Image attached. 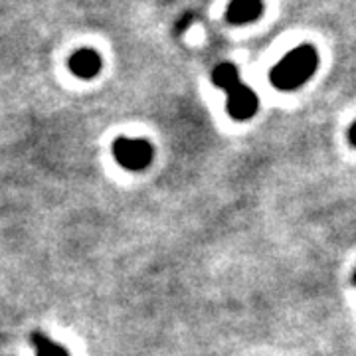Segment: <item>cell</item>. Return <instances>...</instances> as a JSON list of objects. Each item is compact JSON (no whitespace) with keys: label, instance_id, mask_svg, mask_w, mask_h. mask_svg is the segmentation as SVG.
<instances>
[{"label":"cell","instance_id":"6","mask_svg":"<svg viewBox=\"0 0 356 356\" xmlns=\"http://www.w3.org/2000/svg\"><path fill=\"white\" fill-rule=\"evenodd\" d=\"M30 343H32L34 350H36V356H70L67 348H64L62 344L54 343L50 337L44 334V332H32L30 334Z\"/></svg>","mask_w":356,"mask_h":356},{"label":"cell","instance_id":"1","mask_svg":"<svg viewBox=\"0 0 356 356\" xmlns=\"http://www.w3.org/2000/svg\"><path fill=\"white\" fill-rule=\"evenodd\" d=\"M318 56L311 46H299L291 50L280 64L275 65L269 74L273 88L281 91H291L307 83L311 76L317 72Z\"/></svg>","mask_w":356,"mask_h":356},{"label":"cell","instance_id":"9","mask_svg":"<svg viewBox=\"0 0 356 356\" xmlns=\"http://www.w3.org/2000/svg\"><path fill=\"white\" fill-rule=\"evenodd\" d=\"M353 281H355V285H356V273H355V277H353Z\"/></svg>","mask_w":356,"mask_h":356},{"label":"cell","instance_id":"5","mask_svg":"<svg viewBox=\"0 0 356 356\" xmlns=\"http://www.w3.org/2000/svg\"><path fill=\"white\" fill-rule=\"evenodd\" d=\"M261 0H232L228 6V20L232 24H248L261 16Z\"/></svg>","mask_w":356,"mask_h":356},{"label":"cell","instance_id":"3","mask_svg":"<svg viewBox=\"0 0 356 356\" xmlns=\"http://www.w3.org/2000/svg\"><path fill=\"white\" fill-rule=\"evenodd\" d=\"M257 95L254 89H250L245 83H240L238 88H234L228 93V113L236 121H245L250 117H254L257 111Z\"/></svg>","mask_w":356,"mask_h":356},{"label":"cell","instance_id":"4","mask_svg":"<svg viewBox=\"0 0 356 356\" xmlns=\"http://www.w3.org/2000/svg\"><path fill=\"white\" fill-rule=\"evenodd\" d=\"M70 70L72 74L77 76L79 79H91L102 72V56L95 50H83L76 51L70 60Z\"/></svg>","mask_w":356,"mask_h":356},{"label":"cell","instance_id":"7","mask_svg":"<svg viewBox=\"0 0 356 356\" xmlns=\"http://www.w3.org/2000/svg\"><path fill=\"white\" fill-rule=\"evenodd\" d=\"M214 83H216V88L224 89L226 93H229L234 88H238L242 81H240V72H238V67L232 64H222L218 65L216 70H214Z\"/></svg>","mask_w":356,"mask_h":356},{"label":"cell","instance_id":"2","mask_svg":"<svg viewBox=\"0 0 356 356\" xmlns=\"http://www.w3.org/2000/svg\"><path fill=\"white\" fill-rule=\"evenodd\" d=\"M115 161L127 170H143L153 161V147L145 139H127L119 137L113 143Z\"/></svg>","mask_w":356,"mask_h":356},{"label":"cell","instance_id":"8","mask_svg":"<svg viewBox=\"0 0 356 356\" xmlns=\"http://www.w3.org/2000/svg\"><path fill=\"white\" fill-rule=\"evenodd\" d=\"M348 139L356 147V123H353V127L348 129Z\"/></svg>","mask_w":356,"mask_h":356}]
</instances>
